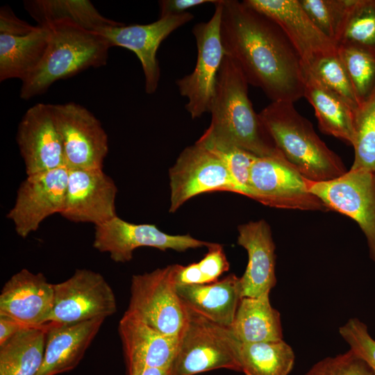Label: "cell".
<instances>
[{"label":"cell","instance_id":"obj_1","mask_svg":"<svg viewBox=\"0 0 375 375\" xmlns=\"http://www.w3.org/2000/svg\"><path fill=\"white\" fill-rule=\"evenodd\" d=\"M220 34L225 55L249 84L272 101L303 97L301 60L279 26L243 1L221 0Z\"/></svg>","mask_w":375,"mask_h":375},{"label":"cell","instance_id":"obj_2","mask_svg":"<svg viewBox=\"0 0 375 375\" xmlns=\"http://www.w3.org/2000/svg\"><path fill=\"white\" fill-rule=\"evenodd\" d=\"M248 85L238 65L225 55L209 112L211 122L205 132L257 157L285 160L253 110L248 95Z\"/></svg>","mask_w":375,"mask_h":375},{"label":"cell","instance_id":"obj_3","mask_svg":"<svg viewBox=\"0 0 375 375\" xmlns=\"http://www.w3.org/2000/svg\"><path fill=\"white\" fill-rule=\"evenodd\" d=\"M258 115L285 159L306 179L326 181L347 172L340 156L319 138L293 102L272 101Z\"/></svg>","mask_w":375,"mask_h":375},{"label":"cell","instance_id":"obj_4","mask_svg":"<svg viewBox=\"0 0 375 375\" xmlns=\"http://www.w3.org/2000/svg\"><path fill=\"white\" fill-rule=\"evenodd\" d=\"M47 27L50 30L48 47L40 65L22 81L20 97L23 99L45 92L58 80L107 62L110 46L99 33L70 22H57Z\"/></svg>","mask_w":375,"mask_h":375},{"label":"cell","instance_id":"obj_5","mask_svg":"<svg viewBox=\"0 0 375 375\" xmlns=\"http://www.w3.org/2000/svg\"><path fill=\"white\" fill-rule=\"evenodd\" d=\"M174 358L172 375H194L217 369L241 372L239 341L228 328L217 325L188 309Z\"/></svg>","mask_w":375,"mask_h":375},{"label":"cell","instance_id":"obj_6","mask_svg":"<svg viewBox=\"0 0 375 375\" xmlns=\"http://www.w3.org/2000/svg\"><path fill=\"white\" fill-rule=\"evenodd\" d=\"M177 266L171 265L133 275L129 303L124 314L164 335L179 338L187 322L188 312L176 291Z\"/></svg>","mask_w":375,"mask_h":375},{"label":"cell","instance_id":"obj_7","mask_svg":"<svg viewBox=\"0 0 375 375\" xmlns=\"http://www.w3.org/2000/svg\"><path fill=\"white\" fill-rule=\"evenodd\" d=\"M214 5L211 18L208 22L196 24L192 30L197 49L194 70L176 81L180 94L188 100L185 108L192 119L210 112L225 56L220 34L221 0Z\"/></svg>","mask_w":375,"mask_h":375},{"label":"cell","instance_id":"obj_8","mask_svg":"<svg viewBox=\"0 0 375 375\" xmlns=\"http://www.w3.org/2000/svg\"><path fill=\"white\" fill-rule=\"evenodd\" d=\"M308 181L286 160L258 157L251 167L247 197L276 208L328 211L310 192Z\"/></svg>","mask_w":375,"mask_h":375},{"label":"cell","instance_id":"obj_9","mask_svg":"<svg viewBox=\"0 0 375 375\" xmlns=\"http://www.w3.org/2000/svg\"><path fill=\"white\" fill-rule=\"evenodd\" d=\"M308 188L328 210L347 215L358 224L375 263V173L350 169L329 181L308 180Z\"/></svg>","mask_w":375,"mask_h":375},{"label":"cell","instance_id":"obj_10","mask_svg":"<svg viewBox=\"0 0 375 375\" xmlns=\"http://www.w3.org/2000/svg\"><path fill=\"white\" fill-rule=\"evenodd\" d=\"M169 178L170 212L201 194L229 192L241 194L223 162L198 142L182 151L169 169Z\"/></svg>","mask_w":375,"mask_h":375},{"label":"cell","instance_id":"obj_11","mask_svg":"<svg viewBox=\"0 0 375 375\" xmlns=\"http://www.w3.org/2000/svg\"><path fill=\"white\" fill-rule=\"evenodd\" d=\"M69 169H103L108 152V135L94 115L82 106L69 102L51 104Z\"/></svg>","mask_w":375,"mask_h":375},{"label":"cell","instance_id":"obj_12","mask_svg":"<svg viewBox=\"0 0 375 375\" xmlns=\"http://www.w3.org/2000/svg\"><path fill=\"white\" fill-rule=\"evenodd\" d=\"M53 306L48 322L69 324L106 319L117 310L114 292L105 278L94 271L78 269L67 280L53 284Z\"/></svg>","mask_w":375,"mask_h":375},{"label":"cell","instance_id":"obj_13","mask_svg":"<svg viewBox=\"0 0 375 375\" xmlns=\"http://www.w3.org/2000/svg\"><path fill=\"white\" fill-rule=\"evenodd\" d=\"M209 243L188 234L169 235L154 224L130 223L116 216L95 226L93 247L108 253L115 262H126L132 260L134 250L139 247L184 251L207 247Z\"/></svg>","mask_w":375,"mask_h":375},{"label":"cell","instance_id":"obj_14","mask_svg":"<svg viewBox=\"0 0 375 375\" xmlns=\"http://www.w3.org/2000/svg\"><path fill=\"white\" fill-rule=\"evenodd\" d=\"M68 176L66 166L26 176L18 188L14 206L7 213L19 236L26 238L46 218L61 213Z\"/></svg>","mask_w":375,"mask_h":375},{"label":"cell","instance_id":"obj_15","mask_svg":"<svg viewBox=\"0 0 375 375\" xmlns=\"http://www.w3.org/2000/svg\"><path fill=\"white\" fill-rule=\"evenodd\" d=\"M189 12L159 17L147 24H121L98 31L108 42L110 47H121L132 51L140 60L145 78V91L153 94L158 86L160 69L156 57L162 43L172 32L192 21Z\"/></svg>","mask_w":375,"mask_h":375},{"label":"cell","instance_id":"obj_16","mask_svg":"<svg viewBox=\"0 0 375 375\" xmlns=\"http://www.w3.org/2000/svg\"><path fill=\"white\" fill-rule=\"evenodd\" d=\"M114 181L103 169H69L66 197L60 214L69 221L94 226L117 216Z\"/></svg>","mask_w":375,"mask_h":375},{"label":"cell","instance_id":"obj_17","mask_svg":"<svg viewBox=\"0 0 375 375\" xmlns=\"http://www.w3.org/2000/svg\"><path fill=\"white\" fill-rule=\"evenodd\" d=\"M17 142L26 176L65 166L51 104L40 103L26 110L18 126Z\"/></svg>","mask_w":375,"mask_h":375},{"label":"cell","instance_id":"obj_18","mask_svg":"<svg viewBox=\"0 0 375 375\" xmlns=\"http://www.w3.org/2000/svg\"><path fill=\"white\" fill-rule=\"evenodd\" d=\"M246 4L274 21L299 54L303 66L337 51V44L312 22L299 0H244Z\"/></svg>","mask_w":375,"mask_h":375},{"label":"cell","instance_id":"obj_19","mask_svg":"<svg viewBox=\"0 0 375 375\" xmlns=\"http://www.w3.org/2000/svg\"><path fill=\"white\" fill-rule=\"evenodd\" d=\"M54 301L53 284L42 273L22 269L3 285L0 293V315L26 327L47 324Z\"/></svg>","mask_w":375,"mask_h":375},{"label":"cell","instance_id":"obj_20","mask_svg":"<svg viewBox=\"0 0 375 375\" xmlns=\"http://www.w3.org/2000/svg\"><path fill=\"white\" fill-rule=\"evenodd\" d=\"M237 242L248 254V263L240 277L242 296L255 297L270 292L276 284L275 244L268 223L260 219L238 227Z\"/></svg>","mask_w":375,"mask_h":375},{"label":"cell","instance_id":"obj_21","mask_svg":"<svg viewBox=\"0 0 375 375\" xmlns=\"http://www.w3.org/2000/svg\"><path fill=\"white\" fill-rule=\"evenodd\" d=\"M118 331L128 374L147 367H170L179 338L164 335L126 314L119 320Z\"/></svg>","mask_w":375,"mask_h":375},{"label":"cell","instance_id":"obj_22","mask_svg":"<svg viewBox=\"0 0 375 375\" xmlns=\"http://www.w3.org/2000/svg\"><path fill=\"white\" fill-rule=\"evenodd\" d=\"M104 320L95 318L69 324L48 322L44 359L37 375H57L74 369Z\"/></svg>","mask_w":375,"mask_h":375},{"label":"cell","instance_id":"obj_23","mask_svg":"<svg viewBox=\"0 0 375 375\" xmlns=\"http://www.w3.org/2000/svg\"><path fill=\"white\" fill-rule=\"evenodd\" d=\"M176 291L185 308L228 328L243 297L240 277L234 274L210 284L176 285Z\"/></svg>","mask_w":375,"mask_h":375},{"label":"cell","instance_id":"obj_24","mask_svg":"<svg viewBox=\"0 0 375 375\" xmlns=\"http://www.w3.org/2000/svg\"><path fill=\"white\" fill-rule=\"evenodd\" d=\"M49 37V27L41 26L25 35L0 33V81H24L42 61Z\"/></svg>","mask_w":375,"mask_h":375},{"label":"cell","instance_id":"obj_25","mask_svg":"<svg viewBox=\"0 0 375 375\" xmlns=\"http://www.w3.org/2000/svg\"><path fill=\"white\" fill-rule=\"evenodd\" d=\"M269 293L244 297L229 328L240 342L255 343L283 340L280 312L271 304Z\"/></svg>","mask_w":375,"mask_h":375},{"label":"cell","instance_id":"obj_26","mask_svg":"<svg viewBox=\"0 0 375 375\" xmlns=\"http://www.w3.org/2000/svg\"><path fill=\"white\" fill-rule=\"evenodd\" d=\"M304 94L314 108L320 130L352 144L354 111L340 97L303 70Z\"/></svg>","mask_w":375,"mask_h":375},{"label":"cell","instance_id":"obj_27","mask_svg":"<svg viewBox=\"0 0 375 375\" xmlns=\"http://www.w3.org/2000/svg\"><path fill=\"white\" fill-rule=\"evenodd\" d=\"M24 5L41 26L70 22L91 31H98L122 24L101 15L88 0H31L25 1Z\"/></svg>","mask_w":375,"mask_h":375},{"label":"cell","instance_id":"obj_28","mask_svg":"<svg viewBox=\"0 0 375 375\" xmlns=\"http://www.w3.org/2000/svg\"><path fill=\"white\" fill-rule=\"evenodd\" d=\"M47 323L25 328L0 345V375H37L42 366Z\"/></svg>","mask_w":375,"mask_h":375},{"label":"cell","instance_id":"obj_29","mask_svg":"<svg viewBox=\"0 0 375 375\" xmlns=\"http://www.w3.org/2000/svg\"><path fill=\"white\" fill-rule=\"evenodd\" d=\"M238 359L244 375H290L295 354L284 340L255 343L239 341Z\"/></svg>","mask_w":375,"mask_h":375},{"label":"cell","instance_id":"obj_30","mask_svg":"<svg viewBox=\"0 0 375 375\" xmlns=\"http://www.w3.org/2000/svg\"><path fill=\"white\" fill-rule=\"evenodd\" d=\"M359 106L375 94V51L355 45H338Z\"/></svg>","mask_w":375,"mask_h":375},{"label":"cell","instance_id":"obj_31","mask_svg":"<svg viewBox=\"0 0 375 375\" xmlns=\"http://www.w3.org/2000/svg\"><path fill=\"white\" fill-rule=\"evenodd\" d=\"M335 44L355 45L375 51V0H353Z\"/></svg>","mask_w":375,"mask_h":375},{"label":"cell","instance_id":"obj_32","mask_svg":"<svg viewBox=\"0 0 375 375\" xmlns=\"http://www.w3.org/2000/svg\"><path fill=\"white\" fill-rule=\"evenodd\" d=\"M353 127L354 159L351 169L375 173V94L354 111Z\"/></svg>","mask_w":375,"mask_h":375},{"label":"cell","instance_id":"obj_33","mask_svg":"<svg viewBox=\"0 0 375 375\" xmlns=\"http://www.w3.org/2000/svg\"><path fill=\"white\" fill-rule=\"evenodd\" d=\"M303 69L344 100L353 111L358 108L354 90L338 49L315 58L308 65L303 66Z\"/></svg>","mask_w":375,"mask_h":375},{"label":"cell","instance_id":"obj_34","mask_svg":"<svg viewBox=\"0 0 375 375\" xmlns=\"http://www.w3.org/2000/svg\"><path fill=\"white\" fill-rule=\"evenodd\" d=\"M208 251L197 262L178 265L176 285H205L215 283L229 269V262L221 244L210 242Z\"/></svg>","mask_w":375,"mask_h":375},{"label":"cell","instance_id":"obj_35","mask_svg":"<svg viewBox=\"0 0 375 375\" xmlns=\"http://www.w3.org/2000/svg\"><path fill=\"white\" fill-rule=\"evenodd\" d=\"M197 142L223 162L238 185L241 194L247 197L251 167L258 157L237 146L215 139L206 132Z\"/></svg>","mask_w":375,"mask_h":375},{"label":"cell","instance_id":"obj_36","mask_svg":"<svg viewBox=\"0 0 375 375\" xmlns=\"http://www.w3.org/2000/svg\"><path fill=\"white\" fill-rule=\"evenodd\" d=\"M315 25L335 43L353 0H299Z\"/></svg>","mask_w":375,"mask_h":375},{"label":"cell","instance_id":"obj_37","mask_svg":"<svg viewBox=\"0 0 375 375\" xmlns=\"http://www.w3.org/2000/svg\"><path fill=\"white\" fill-rule=\"evenodd\" d=\"M304 375H374L367 364L353 351L326 357L315 362Z\"/></svg>","mask_w":375,"mask_h":375},{"label":"cell","instance_id":"obj_38","mask_svg":"<svg viewBox=\"0 0 375 375\" xmlns=\"http://www.w3.org/2000/svg\"><path fill=\"white\" fill-rule=\"evenodd\" d=\"M338 332L349 349L362 359L375 375V340L369 334L367 325L352 317L339 328Z\"/></svg>","mask_w":375,"mask_h":375},{"label":"cell","instance_id":"obj_39","mask_svg":"<svg viewBox=\"0 0 375 375\" xmlns=\"http://www.w3.org/2000/svg\"><path fill=\"white\" fill-rule=\"evenodd\" d=\"M15 16L11 9L3 6L0 10V33L25 35L36 28Z\"/></svg>","mask_w":375,"mask_h":375},{"label":"cell","instance_id":"obj_40","mask_svg":"<svg viewBox=\"0 0 375 375\" xmlns=\"http://www.w3.org/2000/svg\"><path fill=\"white\" fill-rule=\"evenodd\" d=\"M218 0H162L159 1V17L181 15L187 12L188 9L205 4H215Z\"/></svg>","mask_w":375,"mask_h":375},{"label":"cell","instance_id":"obj_41","mask_svg":"<svg viewBox=\"0 0 375 375\" xmlns=\"http://www.w3.org/2000/svg\"><path fill=\"white\" fill-rule=\"evenodd\" d=\"M25 328L28 327L11 317L0 315V345Z\"/></svg>","mask_w":375,"mask_h":375},{"label":"cell","instance_id":"obj_42","mask_svg":"<svg viewBox=\"0 0 375 375\" xmlns=\"http://www.w3.org/2000/svg\"><path fill=\"white\" fill-rule=\"evenodd\" d=\"M128 375H172L169 368L147 367L128 374Z\"/></svg>","mask_w":375,"mask_h":375}]
</instances>
